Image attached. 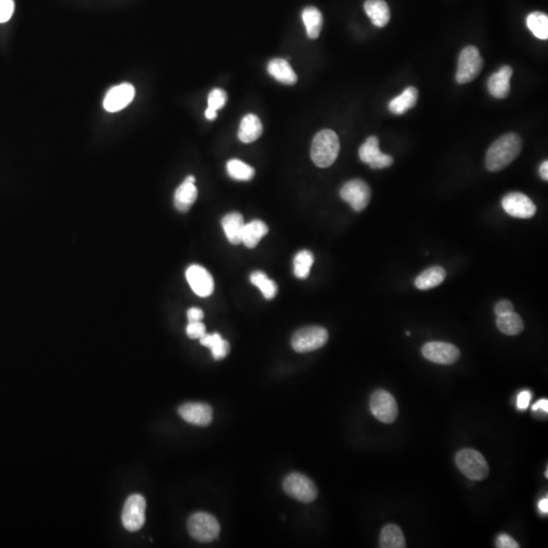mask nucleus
Here are the masks:
<instances>
[{
  "label": "nucleus",
  "instance_id": "23",
  "mask_svg": "<svg viewBox=\"0 0 548 548\" xmlns=\"http://www.w3.org/2000/svg\"><path fill=\"white\" fill-rule=\"evenodd\" d=\"M268 233V227L263 221L255 219L247 225L244 226L243 233H242V243L250 249L256 247L260 240L266 236Z\"/></svg>",
  "mask_w": 548,
  "mask_h": 548
},
{
  "label": "nucleus",
  "instance_id": "14",
  "mask_svg": "<svg viewBox=\"0 0 548 548\" xmlns=\"http://www.w3.org/2000/svg\"><path fill=\"white\" fill-rule=\"evenodd\" d=\"M186 279L190 288L197 296L206 298L214 292V279L203 266L196 264L189 266L186 270Z\"/></svg>",
  "mask_w": 548,
  "mask_h": 548
},
{
  "label": "nucleus",
  "instance_id": "26",
  "mask_svg": "<svg viewBox=\"0 0 548 548\" xmlns=\"http://www.w3.org/2000/svg\"><path fill=\"white\" fill-rule=\"evenodd\" d=\"M302 19L305 24L308 37L313 40L317 39L323 26V17L320 10L315 6H308L302 13Z\"/></svg>",
  "mask_w": 548,
  "mask_h": 548
},
{
  "label": "nucleus",
  "instance_id": "22",
  "mask_svg": "<svg viewBox=\"0 0 548 548\" xmlns=\"http://www.w3.org/2000/svg\"><path fill=\"white\" fill-rule=\"evenodd\" d=\"M226 236L233 245H238L242 243V233H243L244 223L243 215L238 212H232L224 217L221 221Z\"/></svg>",
  "mask_w": 548,
  "mask_h": 548
},
{
  "label": "nucleus",
  "instance_id": "3",
  "mask_svg": "<svg viewBox=\"0 0 548 548\" xmlns=\"http://www.w3.org/2000/svg\"><path fill=\"white\" fill-rule=\"evenodd\" d=\"M456 465L461 473L474 481L487 478L490 466L483 454L473 449L461 450L456 456Z\"/></svg>",
  "mask_w": 548,
  "mask_h": 548
},
{
  "label": "nucleus",
  "instance_id": "35",
  "mask_svg": "<svg viewBox=\"0 0 548 548\" xmlns=\"http://www.w3.org/2000/svg\"><path fill=\"white\" fill-rule=\"evenodd\" d=\"M186 334L191 339H201L206 334L205 325L201 321L189 322L186 328Z\"/></svg>",
  "mask_w": 548,
  "mask_h": 548
},
{
  "label": "nucleus",
  "instance_id": "44",
  "mask_svg": "<svg viewBox=\"0 0 548 548\" xmlns=\"http://www.w3.org/2000/svg\"><path fill=\"white\" fill-rule=\"evenodd\" d=\"M217 111L212 110V109L208 108L205 111V117L206 119L210 120V121H212L217 118Z\"/></svg>",
  "mask_w": 548,
  "mask_h": 548
},
{
  "label": "nucleus",
  "instance_id": "33",
  "mask_svg": "<svg viewBox=\"0 0 548 548\" xmlns=\"http://www.w3.org/2000/svg\"><path fill=\"white\" fill-rule=\"evenodd\" d=\"M251 283L257 286L263 292V297L267 299H274L277 294V285L274 281L263 272H255L251 274Z\"/></svg>",
  "mask_w": 548,
  "mask_h": 548
},
{
  "label": "nucleus",
  "instance_id": "43",
  "mask_svg": "<svg viewBox=\"0 0 548 548\" xmlns=\"http://www.w3.org/2000/svg\"><path fill=\"white\" fill-rule=\"evenodd\" d=\"M538 509L542 514H547L548 512V500L547 498L542 499L538 503Z\"/></svg>",
  "mask_w": 548,
  "mask_h": 548
},
{
  "label": "nucleus",
  "instance_id": "30",
  "mask_svg": "<svg viewBox=\"0 0 548 548\" xmlns=\"http://www.w3.org/2000/svg\"><path fill=\"white\" fill-rule=\"evenodd\" d=\"M528 29L532 34L540 40L548 39V17L547 13L533 12L530 13L526 19Z\"/></svg>",
  "mask_w": 548,
  "mask_h": 548
},
{
  "label": "nucleus",
  "instance_id": "40",
  "mask_svg": "<svg viewBox=\"0 0 548 548\" xmlns=\"http://www.w3.org/2000/svg\"><path fill=\"white\" fill-rule=\"evenodd\" d=\"M187 317L189 322H198L203 320L204 313L199 308H190L187 312Z\"/></svg>",
  "mask_w": 548,
  "mask_h": 548
},
{
  "label": "nucleus",
  "instance_id": "38",
  "mask_svg": "<svg viewBox=\"0 0 548 548\" xmlns=\"http://www.w3.org/2000/svg\"><path fill=\"white\" fill-rule=\"evenodd\" d=\"M496 547L499 548H519L518 543L507 534H501L496 539Z\"/></svg>",
  "mask_w": 548,
  "mask_h": 548
},
{
  "label": "nucleus",
  "instance_id": "16",
  "mask_svg": "<svg viewBox=\"0 0 548 548\" xmlns=\"http://www.w3.org/2000/svg\"><path fill=\"white\" fill-rule=\"evenodd\" d=\"M179 414L191 425L206 427L212 423L214 412L210 405L205 403L189 402L180 406Z\"/></svg>",
  "mask_w": 548,
  "mask_h": 548
},
{
  "label": "nucleus",
  "instance_id": "8",
  "mask_svg": "<svg viewBox=\"0 0 548 548\" xmlns=\"http://www.w3.org/2000/svg\"><path fill=\"white\" fill-rule=\"evenodd\" d=\"M373 416L384 423H392L398 416V405L389 392L379 389L373 393L370 401Z\"/></svg>",
  "mask_w": 548,
  "mask_h": 548
},
{
  "label": "nucleus",
  "instance_id": "20",
  "mask_svg": "<svg viewBox=\"0 0 548 548\" xmlns=\"http://www.w3.org/2000/svg\"><path fill=\"white\" fill-rule=\"evenodd\" d=\"M263 126L260 119L254 114H248L242 119L238 136L244 143H254L263 134Z\"/></svg>",
  "mask_w": 548,
  "mask_h": 548
},
{
  "label": "nucleus",
  "instance_id": "4",
  "mask_svg": "<svg viewBox=\"0 0 548 548\" xmlns=\"http://www.w3.org/2000/svg\"><path fill=\"white\" fill-rule=\"evenodd\" d=\"M188 531L191 537L199 542H212L221 532L219 521L208 512H195L188 520Z\"/></svg>",
  "mask_w": 548,
  "mask_h": 548
},
{
  "label": "nucleus",
  "instance_id": "28",
  "mask_svg": "<svg viewBox=\"0 0 548 548\" xmlns=\"http://www.w3.org/2000/svg\"><path fill=\"white\" fill-rule=\"evenodd\" d=\"M380 547L382 548H405L406 542L402 530L396 525H386L381 531Z\"/></svg>",
  "mask_w": 548,
  "mask_h": 548
},
{
  "label": "nucleus",
  "instance_id": "34",
  "mask_svg": "<svg viewBox=\"0 0 548 548\" xmlns=\"http://www.w3.org/2000/svg\"><path fill=\"white\" fill-rule=\"evenodd\" d=\"M228 95L225 91L221 88H214L208 95V107L212 110H219L226 105L227 103Z\"/></svg>",
  "mask_w": 548,
  "mask_h": 548
},
{
  "label": "nucleus",
  "instance_id": "5",
  "mask_svg": "<svg viewBox=\"0 0 548 548\" xmlns=\"http://www.w3.org/2000/svg\"><path fill=\"white\" fill-rule=\"evenodd\" d=\"M483 68V58L476 46H467L461 51L458 60L456 81L465 84L474 81Z\"/></svg>",
  "mask_w": 548,
  "mask_h": 548
},
{
  "label": "nucleus",
  "instance_id": "17",
  "mask_svg": "<svg viewBox=\"0 0 548 548\" xmlns=\"http://www.w3.org/2000/svg\"><path fill=\"white\" fill-rule=\"evenodd\" d=\"M197 196H198V191L195 186V177L188 176L175 191V208L178 212L185 214L189 212L190 208L196 201Z\"/></svg>",
  "mask_w": 548,
  "mask_h": 548
},
{
  "label": "nucleus",
  "instance_id": "6",
  "mask_svg": "<svg viewBox=\"0 0 548 548\" xmlns=\"http://www.w3.org/2000/svg\"><path fill=\"white\" fill-rule=\"evenodd\" d=\"M327 330L320 326H310L299 329L292 338V348L297 352H310L323 347L328 341Z\"/></svg>",
  "mask_w": 548,
  "mask_h": 548
},
{
  "label": "nucleus",
  "instance_id": "25",
  "mask_svg": "<svg viewBox=\"0 0 548 548\" xmlns=\"http://www.w3.org/2000/svg\"><path fill=\"white\" fill-rule=\"evenodd\" d=\"M445 279V269L441 266H432L417 276L416 286L421 290H430L440 285Z\"/></svg>",
  "mask_w": 548,
  "mask_h": 548
},
{
  "label": "nucleus",
  "instance_id": "19",
  "mask_svg": "<svg viewBox=\"0 0 548 548\" xmlns=\"http://www.w3.org/2000/svg\"><path fill=\"white\" fill-rule=\"evenodd\" d=\"M363 8L372 23L378 28H384L389 23L391 13L385 0H367Z\"/></svg>",
  "mask_w": 548,
  "mask_h": 548
},
{
  "label": "nucleus",
  "instance_id": "29",
  "mask_svg": "<svg viewBox=\"0 0 548 548\" xmlns=\"http://www.w3.org/2000/svg\"><path fill=\"white\" fill-rule=\"evenodd\" d=\"M496 326L503 334L514 336L520 334L524 329V322L520 315L511 312L509 314L501 315L496 318Z\"/></svg>",
  "mask_w": 548,
  "mask_h": 548
},
{
  "label": "nucleus",
  "instance_id": "1",
  "mask_svg": "<svg viewBox=\"0 0 548 548\" xmlns=\"http://www.w3.org/2000/svg\"><path fill=\"white\" fill-rule=\"evenodd\" d=\"M522 150V139L517 133H507L490 146L485 165L490 172H499L517 159Z\"/></svg>",
  "mask_w": 548,
  "mask_h": 548
},
{
  "label": "nucleus",
  "instance_id": "18",
  "mask_svg": "<svg viewBox=\"0 0 548 548\" xmlns=\"http://www.w3.org/2000/svg\"><path fill=\"white\" fill-rule=\"evenodd\" d=\"M512 70L510 66H503L498 72L490 77L487 88L490 95L496 99H505L511 91Z\"/></svg>",
  "mask_w": 548,
  "mask_h": 548
},
{
  "label": "nucleus",
  "instance_id": "7",
  "mask_svg": "<svg viewBox=\"0 0 548 548\" xmlns=\"http://www.w3.org/2000/svg\"><path fill=\"white\" fill-rule=\"evenodd\" d=\"M283 490L288 496L302 503H312L318 496V490L312 480L302 473H290L283 481Z\"/></svg>",
  "mask_w": 548,
  "mask_h": 548
},
{
  "label": "nucleus",
  "instance_id": "39",
  "mask_svg": "<svg viewBox=\"0 0 548 548\" xmlns=\"http://www.w3.org/2000/svg\"><path fill=\"white\" fill-rule=\"evenodd\" d=\"M531 398L532 395L528 390L521 392V393L518 395V400H517V406H518L519 409H527L528 406L530 405V401H531Z\"/></svg>",
  "mask_w": 548,
  "mask_h": 548
},
{
  "label": "nucleus",
  "instance_id": "2",
  "mask_svg": "<svg viewBox=\"0 0 548 548\" xmlns=\"http://www.w3.org/2000/svg\"><path fill=\"white\" fill-rule=\"evenodd\" d=\"M340 150V143L336 133L324 130L317 133L311 146V157L319 168H328L334 165Z\"/></svg>",
  "mask_w": 548,
  "mask_h": 548
},
{
  "label": "nucleus",
  "instance_id": "15",
  "mask_svg": "<svg viewBox=\"0 0 548 548\" xmlns=\"http://www.w3.org/2000/svg\"><path fill=\"white\" fill-rule=\"evenodd\" d=\"M135 97V88L132 84H121L113 86L104 99V108L108 112L114 113L127 107Z\"/></svg>",
  "mask_w": 548,
  "mask_h": 548
},
{
  "label": "nucleus",
  "instance_id": "31",
  "mask_svg": "<svg viewBox=\"0 0 548 548\" xmlns=\"http://www.w3.org/2000/svg\"><path fill=\"white\" fill-rule=\"evenodd\" d=\"M227 172L230 178L237 181H250L255 175L254 169L237 159L228 162Z\"/></svg>",
  "mask_w": 548,
  "mask_h": 548
},
{
  "label": "nucleus",
  "instance_id": "11",
  "mask_svg": "<svg viewBox=\"0 0 548 548\" xmlns=\"http://www.w3.org/2000/svg\"><path fill=\"white\" fill-rule=\"evenodd\" d=\"M423 356L428 361L439 365H453L460 359V350L451 343L432 341L421 348Z\"/></svg>",
  "mask_w": 548,
  "mask_h": 548
},
{
  "label": "nucleus",
  "instance_id": "45",
  "mask_svg": "<svg viewBox=\"0 0 548 548\" xmlns=\"http://www.w3.org/2000/svg\"><path fill=\"white\" fill-rule=\"evenodd\" d=\"M545 476L548 477V472H547H547H545Z\"/></svg>",
  "mask_w": 548,
  "mask_h": 548
},
{
  "label": "nucleus",
  "instance_id": "37",
  "mask_svg": "<svg viewBox=\"0 0 548 548\" xmlns=\"http://www.w3.org/2000/svg\"><path fill=\"white\" fill-rule=\"evenodd\" d=\"M511 312H514V305L508 299H503V301L499 302L496 307H494V313H496V316L509 314Z\"/></svg>",
  "mask_w": 548,
  "mask_h": 548
},
{
  "label": "nucleus",
  "instance_id": "12",
  "mask_svg": "<svg viewBox=\"0 0 548 548\" xmlns=\"http://www.w3.org/2000/svg\"><path fill=\"white\" fill-rule=\"evenodd\" d=\"M501 206L508 214L516 219H531L537 212L533 201L521 192H512L506 195L501 201Z\"/></svg>",
  "mask_w": 548,
  "mask_h": 548
},
{
  "label": "nucleus",
  "instance_id": "21",
  "mask_svg": "<svg viewBox=\"0 0 548 548\" xmlns=\"http://www.w3.org/2000/svg\"><path fill=\"white\" fill-rule=\"evenodd\" d=\"M268 73L279 83L294 84L298 81L296 72L292 70V66L285 59H272L267 65Z\"/></svg>",
  "mask_w": 548,
  "mask_h": 548
},
{
  "label": "nucleus",
  "instance_id": "36",
  "mask_svg": "<svg viewBox=\"0 0 548 548\" xmlns=\"http://www.w3.org/2000/svg\"><path fill=\"white\" fill-rule=\"evenodd\" d=\"M15 10L13 0H0V23L10 21Z\"/></svg>",
  "mask_w": 548,
  "mask_h": 548
},
{
  "label": "nucleus",
  "instance_id": "32",
  "mask_svg": "<svg viewBox=\"0 0 548 548\" xmlns=\"http://www.w3.org/2000/svg\"><path fill=\"white\" fill-rule=\"evenodd\" d=\"M314 264V255L309 250L299 251L294 259V274L299 279L309 276L311 268Z\"/></svg>",
  "mask_w": 548,
  "mask_h": 548
},
{
  "label": "nucleus",
  "instance_id": "9",
  "mask_svg": "<svg viewBox=\"0 0 548 548\" xmlns=\"http://www.w3.org/2000/svg\"><path fill=\"white\" fill-rule=\"evenodd\" d=\"M146 501L141 494H132L126 501L122 512V523L128 531H139L146 522Z\"/></svg>",
  "mask_w": 548,
  "mask_h": 548
},
{
  "label": "nucleus",
  "instance_id": "24",
  "mask_svg": "<svg viewBox=\"0 0 548 548\" xmlns=\"http://www.w3.org/2000/svg\"><path fill=\"white\" fill-rule=\"evenodd\" d=\"M418 92L414 86H408L402 94L390 101L389 110L395 115H402L416 105Z\"/></svg>",
  "mask_w": 548,
  "mask_h": 548
},
{
  "label": "nucleus",
  "instance_id": "41",
  "mask_svg": "<svg viewBox=\"0 0 548 548\" xmlns=\"http://www.w3.org/2000/svg\"><path fill=\"white\" fill-rule=\"evenodd\" d=\"M533 410H542V412H548V400L547 399H540L537 401L533 406Z\"/></svg>",
  "mask_w": 548,
  "mask_h": 548
},
{
  "label": "nucleus",
  "instance_id": "13",
  "mask_svg": "<svg viewBox=\"0 0 548 548\" xmlns=\"http://www.w3.org/2000/svg\"><path fill=\"white\" fill-rule=\"evenodd\" d=\"M359 159L363 163L368 164L374 170H380L393 165V157L383 154L379 146V139L376 136H370L359 148Z\"/></svg>",
  "mask_w": 548,
  "mask_h": 548
},
{
  "label": "nucleus",
  "instance_id": "27",
  "mask_svg": "<svg viewBox=\"0 0 548 548\" xmlns=\"http://www.w3.org/2000/svg\"><path fill=\"white\" fill-rule=\"evenodd\" d=\"M199 340H201V345L210 348L212 357H214L215 361H221V359H225L228 356V352H230V345H228L227 340H225L221 336V334H205Z\"/></svg>",
  "mask_w": 548,
  "mask_h": 548
},
{
  "label": "nucleus",
  "instance_id": "10",
  "mask_svg": "<svg viewBox=\"0 0 548 548\" xmlns=\"http://www.w3.org/2000/svg\"><path fill=\"white\" fill-rule=\"evenodd\" d=\"M340 196L350 204L354 212H361L370 203L372 191L370 186L361 179L346 182L340 190Z\"/></svg>",
  "mask_w": 548,
  "mask_h": 548
},
{
  "label": "nucleus",
  "instance_id": "42",
  "mask_svg": "<svg viewBox=\"0 0 548 548\" xmlns=\"http://www.w3.org/2000/svg\"><path fill=\"white\" fill-rule=\"evenodd\" d=\"M539 174H540L541 178L545 180V181H547L548 180V162L545 161L542 164H541L540 168H539Z\"/></svg>",
  "mask_w": 548,
  "mask_h": 548
}]
</instances>
